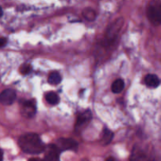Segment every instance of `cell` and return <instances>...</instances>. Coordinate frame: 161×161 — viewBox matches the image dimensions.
I'll return each mask as SVG.
<instances>
[{
  "mask_svg": "<svg viewBox=\"0 0 161 161\" xmlns=\"http://www.w3.org/2000/svg\"><path fill=\"white\" fill-rule=\"evenodd\" d=\"M6 42H7V39L6 38H0V48L6 46Z\"/></svg>",
  "mask_w": 161,
  "mask_h": 161,
  "instance_id": "obj_17",
  "label": "cell"
},
{
  "mask_svg": "<svg viewBox=\"0 0 161 161\" xmlns=\"http://www.w3.org/2000/svg\"><path fill=\"white\" fill-rule=\"evenodd\" d=\"M17 94L12 89L4 90L0 94V103L4 105H10L15 102Z\"/></svg>",
  "mask_w": 161,
  "mask_h": 161,
  "instance_id": "obj_6",
  "label": "cell"
},
{
  "mask_svg": "<svg viewBox=\"0 0 161 161\" xmlns=\"http://www.w3.org/2000/svg\"><path fill=\"white\" fill-rule=\"evenodd\" d=\"M45 156L44 161H61L60 160V154L61 151L55 144H50L45 148Z\"/></svg>",
  "mask_w": 161,
  "mask_h": 161,
  "instance_id": "obj_5",
  "label": "cell"
},
{
  "mask_svg": "<svg viewBox=\"0 0 161 161\" xmlns=\"http://www.w3.org/2000/svg\"><path fill=\"white\" fill-rule=\"evenodd\" d=\"M28 161H44V160H41V159H38V158H31Z\"/></svg>",
  "mask_w": 161,
  "mask_h": 161,
  "instance_id": "obj_20",
  "label": "cell"
},
{
  "mask_svg": "<svg viewBox=\"0 0 161 161\" xmlns=\"http://www.w3.org/2000/svg\"><path fill=\"white\" fill-rule=\"evenodd\" d=\"M3 152L1 149H0V161H3Z\"/></svg>",
  "mask_w": 161,
  "mask_h": 161,
  "instance_id": "obj_19",
  "label": "cell"
},
{
  "mask_svg": "<svg viewBox=\"0 0 161 161\" xmlns=\"http://www.w3.org/2000/svg\"><path fill=\"white\" fill-rule=\"evenodd\" d=\"M146 14L149 21L155 26H158L161 22V1L150 0L146 8Z\"/></svg>",
  "mask_w": 161,
  "mask_h": 161,
  "instance_id": "obj_2",
  "label": "cell"
},
{
  "mask_svg": "<svg viewBox=\"0 0 161 161\" xmlns=\"http://www.w3.org/2000/svg\"><path fill=\"white\" fill-rule=\"evenodd\" d=\"M21 115L25 118L34 117L36 113V106L34 101H24L20 106Z\"/></svg>",
  "mask_w": 161,
  "mask_h": 161,
  "instance_id": "obj_4",
  "label": "cell"
},
{
  "mask_svg": "<svg viewBox=\"0 0 161 161\" xmlns=\"http://www.w3.org/2000/svg\"><path fill=\"white\" fill-rule=\"evenodd\" d=\"M145 83L149 87H153L156 88L157 86H160V79L157 76V75H154V74H149L146 76L145 78Z\"/></svg>",
  "mask_w": 161,
  "mask_h": 161,
  "instance_id": "obj_10",
  "label": "cell"
},
{
  "mask_svg": "<svg viewBox=\"0 0 161 161\" xmlns=\"http://www.w3.org/2000/svg\"><path fill=\"white\" fill-rule=\"evenodd\" d=\"M46 99H47V102L52 105H58L60 102L59 96L55 92L47 93V95H46Z\"/></svg>",
  "mask_w": 161,
  "mask_h": 161,
  "instance_id": "obj_13",
  "label": "cell"
},
{
  "mask_svg": "<svg viewBox=\"0 0 161 161\" xmlns=\"http://www.w3.org/2000/svg\"><path fill=\"white\" fill-rule=\"evenodd\" d=\"M105 161H116V159L113 157H109L105 160Z\"/></svg>",
  "mask_w": 161,
  "mask_h": 161,
  "instance_id": "obj_18",
  "label": "cell"
},
{
  "mask_svg": "<svg viewBox=\"0 0 161 161\" xmlns=\"http://www.w3.org/2000/svg\"><path fill=\"white\" fill-rule=\"evenodd\" d=\"M123 24H124V20L123 18H119L118 20H116V21L113 24H112L111 26H110L109 29L107 31V39L108 41H113V39L116 38V34H117L118 31L120 30V28H122Z\"/></svg>",
  "mask_w": 161,
  "mask_h": 161,
  "instance_id": "obj_8",
  "label": "cell"
},
{
  "mask_svg": "<svg viewBox=\"0 0 161 161\" xmlns=\"http://www.w3.org/2000/svg\"><path fill=\"white\" fill-rule=\"evenodd\" d=\"M83 161H89V160H83Z\"/></svg>",
  "mask_w": 161,
  "mask_h": 161,
  "instance_id": "obj_22",
  "label": "cell"
},
{
  "mask_svg": "<svg viewBox=\"0 0 161 161\" xmlns=\"http://www.w3.org/2000/svg\"><path fill=\"white\" fill-rule=\"evenodd\" d=\"M83 16L88 21H93L96 19V13L91 8H86L83 10Z\"/></svg>",
  "mask_w": 161,
  "mask_h": 161,
  "instance_id": "obj_14",
  "label": "cell"
},
{
  "mask_svg": "<svg viewBox=\"0 0 161 161\" xmlns=\"http://www.w3.org/2000/svg\"><path fill=\"white\" fill-rule=\"evenodd\" d=\"M147 157L142 149L138 146H134L130 157V161H146Z\"/></svg>",
  "mask_w": 161,
  "mask_h": 161,
  "instance_id": "obj_9",
  "label": "cell"
},
{
  "mask_svg": "<svg viewBox=\"0 0 161 161\" xmlns=\"http://www.w3.org/2000/svg\"><path fill=\"white\" fill-rule=\"evenodd\" d=\"M91 119H92V113L90 110H86L80 113L77 117L76 123H75V130H80L87 125L91 122Z\"/></svg>",
  "mask_w": 161,
  "mask_h": 161,
  "instance_id": "obj_7",
  "label": "cell"
},
{
  "mask_svg": "<svg viewBox=\"0 0 161 161\" xmlns=\"http://www.w3.org/2000/svg\"><path fill=\"white\" fill-rule=\"evenodd\" d=\"M18 144L24 153L32 155L42 153L46 148L39 135L34 133L26 134L20 136Z\"/></svg>",
  "mask_w": 161,
  "mask_h": 161,
  "instance_id": "obj_1",
  "label": "cell"
},
{
  "mask_svg": "<svg viewBox=\"0 0 161 161\" xmlns=\"http://www.w3.org/2000/svg\"><path fill=\"white\" fill-rule=\"evenodd\" d=\"M31 66L28 64H24V65H22L20 69V72L22 75H27V74H28L29 72H31Z\"/></svg>",
  "mask_w": 161,
  "mask_h": 161,
  "instance_id": "obj_16",
  "label": "cell"
},
{
  "mask_svg": "<svg viewBox=\"0 0 161 161\" xmlns=\"http://www.w3.org/2000/svg\"><path fill=\"white\" fill-rule=\"evenodd\" d=\"M113 131L109 130L108 128H104L103 131H102V138H101V143H102V146H108V144L111 143V142L113 139Z\"/></svg>",
  "mask_w": 161,
  "mask_h": 161,
  "instance_id": "obj_11",
  "label": "cell"
},
{
  "mask_svg": "<svg viewBox=\"0 0 161 161\" xmlns=\"http://www.w3.org/2000/svg\"><path fill=\"white\" fill-rule=\"evenodd\" d=\"M3 9H2V7H1V6H0V17H1L2 16H3Z\"/></svg>",
  "mask_w": 161,
  "mask_h": 161,
  "instance_id": "obj_21",
  "label": "cell"
},
{
  "mask_svg": "<svg viewBox=\"0 0 161 161\" xmlns=\"http://www.w3.org/2000/svg\"><path fill=\"white\" fill-rule=\"evenodd\" d=\"M124 86H125V83H124V80L121 79H118V80H115L112 84V91L114 94H119V93L122 92L123 90L124 89Z\"/></svg>",
  "mask_w": 161,
  "mask_h": 161,
  "instance_id": "obj_12",
  "label": "cell"
},
{
  "mask_svg": "<svg viewBox=\"0 0 161 161\" xmlns=\"http://www.w3.org/2000/svg\"><path fill=\"white\" fill-rule=\"evenodd\" d=\"M55 146L61 152L66 150L76 151L79 148V143L72 138H61L57 140Z\"/></svg>",
  "mask_w": 161,
  "mask_h": 161,
  "instance_id": "obj_3",
  "label": "cell"
},
{
  "mask_svg": "<svg viewBox=\"0 0 161 161\" xmlns=\"http://www.w3.org/2000/svg\"><path fill=\"white\" fill-rule=\"evenodd\" d=\"M49 83L52 85H58L61 82V76L58 72H52L48 78Z\"/></svg>",
  "mask_w": 161,
  "mask_h": 161,
  "instance_id": "obj_15",
  "label": "cell"
}]
</instances>
